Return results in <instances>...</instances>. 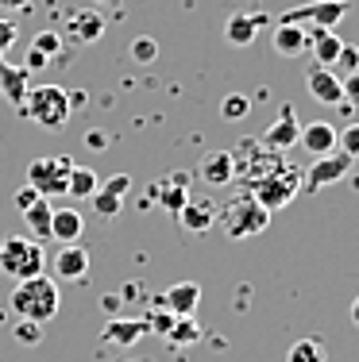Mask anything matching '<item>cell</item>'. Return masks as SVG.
Returning a JSON list of instances; mask_svg holds the SVG:
<instances>
[{"label":"cell","instance_id":"obj_13","mask_svg":"<svg viewBox=\"0 0 359 362\" xmlns=\"http://www.w3.org/2000/svg\"><path fill=\"white\" fill-rule=\"evenodd\" d=\"M155 305H162L166 313H174V316H193V313H198V305H201V286H198V281L170 286V289L155 300Z\"/></svg>","mask_w":359,"mask_h":362},{"label":"cell","instance_id":"obj_12","mask_svg":"<svg viewBox=\"0 0 359 362\" xmlns=\"http://www.w3.org/2000/svg\"><path fill=\"white\" fill-rule=\"evenodd\" d=\"M305 85H309V97L317 105H344V81L329 70V66H313L305 74Z\"/></svg>","mask_w":359,"mask_h":362},{"label":"cell","instance_id":"obj_6","mask_svg":"<svg viewBox=\"0 0 359 362\" xmlns=\"http://www.w3.org/2000/svg\"><path fill=\"white\" fill-rule=\"evenodd\" d=\"M78 162L70 158V154H55V158H35L28 166V185H35L42 197H58L66 193V185H70V174Z\"/></svg>","mask_w":359,"mask_h":362},{"label":"cell","instance_id":"obj_44","mask_svg":"<svg viewBox=\"0 0 359 362\" xmlns=\"http://www.w3.org/2000/svg\"><path fill=\"white\" fill-rule=\"evenodd\" d=\"M124 362H127V358H124Z\"/></svg>","mask_w":359,"mask_h":362},{"label":"cell","instance_id":"obj_27","mask_svg":"<svg viewBox=\"0 0 359 362\" xmlns=\"http://www.w3.org/2000/svg\"><path fill=\"white\" fill-rule=\"evenodd\" d=\"M97 185H101V177L93 174L89 166H74V174H70V185H66V193H70V197H93V193H97Z\"/></svg>","mask_w":359,"mask_h":362},{"label":"cell","instance_id":"obj_14","mask_svg":"<svg viewBox=\"0 0 359 362\" xmlns=\"http://www.w3.org/2000/svg\"><path fill=\"white\" fill-rule=\"evenodd\" d=\"M186 185H190V177L186 174H170V177H162L155 181V189H151V197L162 204V212H182L186 204H190V193H186Z\"/></svg>","mask_w":359,"mask_h":362},{"label":"cell","instance_id":"obj_34","mask_svg":"<svg viewBox=\"0 0 359 362\" xmlns=\"http://www.w3.org/2000/svg\"><path fill=\"white\" fill-rule=\"evenodd\" d=\"M16 39H20V28H16V20H8V16H0V58H4L8 50L16 47Z\"/></svg>","mask_w":359,"mask_h":362},{"label":"cell","instance_id":"obj_7","mask_svg":"<svg viewBox=\"0 0 359 362\" xmlns=\"http://www.w3.org/2000/svg\"><path fill=\"white\" fill-rule=\"evenodd\" d=\"M297 189H302V174L297 170H275V174H267L263 181H255L251 185V193H255V201L263 204L267 212H278L282 204H290L297 197Z\"/></svg>","mask_w":359,"mask_h":362},{"label":"cell","instance_id":"obj_17","mask_svg":"<svg viewBox=\"0 0 359 362\" xmlns=\"http://www.w3.org/2000/svg\"><path fill=\"white\" fill-rule=\"evenodd\" d=\"M31 89V70H23V66H8L4 58H0V93L8 97V105L20 108L23 97H28Z\"/></svg>","mask_w":359,"mask_h":362},{"label":"cell","instance_id":"obj_26","mask_svg":"<svg viewBox=\"0 0 359 362\" xmlns=\"http://www.w3.org/2000/svg\"><path fill=\"white\" fill-rule=\"evenodd\" d=\"M50 216H55V209H50L47 197H39V201L23 212V220H28V228H31V235H35V239H47L50 235Z\"/></svg>","mask_w":359,"mask_h":362},{"label":"cell","instance_id":"obj_10","mask_svg":"<svg viewBox=\"0 0 359 362\" xmlns=\"http://www.w3.org/2000/svg\"><path fill=\"white\" fill-rule=\"evenodd\" d=\"M302 139V124H297V112H294V105H282V112H278V119L263 132V146L267 151H275V154H282V151H294V143Z\"/></svg>","mask_w":359,"mask_h":362},{"label":"cell","instance_id":"obj_36","mask_svg":"<svg viewBox=\"0 0 359 362\" xmlns=\"http://www.w3.org/2000/svg\"><path fill=\"white\" fill-rule=\"evenodd\" d=\"M39 197H42V193H39V189H35V185H23V189H16V197H12V204H16V209H20V212H28V209H31V204H35V201H39Z\"/></svg>","mask_w":359,"mask_h":362},{"label":"cell","instance_id":"obj_24","mask_svg":"<svg viewBox=\"0 0 359 362\" xmlns=\"http://www.w3.org/2000/svg\"><path fill=\"white\" fill-rule=\"evenodd\" d=\"M178 223H182V231H193V235H198V231H209L212 223H217V209H212V204H186L182 212H178Z\"/></svg>","mask_w":359,"mask_h":362},{"label":"cell","instance_id":"obj_8","mask_svg":"<svg viewBox=\"0 0 359 362\" xmlns=\"http://www.w3.org/2000/svg\"><path fill=\"white\" fill-rule=\"evenodd\" d=\"M355 158H348L344 151H332V154H321V158H313V166L305 170V189L309 193H317V189H329L336 185V181L348 177V170H352Z\"/></svg>","mask_w":359,"mask_h":362},{"label":"cell","instance_id":"obj_37","mask_svg":"<svg viewBox=\"0 0 359 362\" xmlns=\"http://www.w3.org/2000/svg\"><path fill=\"white\" fill-rule=\"evenodd\" d=\"M336 66H344V70H359V50L355 47H348V42H344V50H340V58H336Z\"/></svg>","mask_w":359,"mask_h":362},{"label":"cell","instance_id":"obj_23","mask_svg":"<svg viewBox=\"0 0 359 362\" xmlns=\"http://www.w3.org/2000/svg\"><path fill=\"white\" fill-rule=\"evenodd\" d=\"M309 50H313V58H317V66H336L340 50H344V39H340L336 31L313 28L309 31Z\"/></svg>","mask_w":359,"mask_h":362},{"label":"cell","instance_id":"obj_4","mask_svg":"<svg viewBox=\"0 0 359 362\" xmlns=\"http://www.w3.org/2000/svg\"><path fill=\"white\" fill-rule=\"evenodd\" d=\"M270 223V212L263 209L259 201H255V193L247 189V193H239L232 204H224V212H220V228H224L228 239H247V235H259V231H267Z\"/></svg>","mask_w":359,"mask_h":362},{"label":"cell","instance_id":"obj_1","mask_svg":"<svg viewBox=\"0 0 359 362\" xmlns=\"http://www.w3.org/2000/svg\"><path fill=\"white\" fill-rule=\"evenodd\" d=\"M58 281L50 274H35L28 281H16L12 297H8V308H12L16 320H31V324H47L58 316Z\"/></svg>","mask_w":359,"mask_h":362},{"label":"cell","instance_id":"obj_15","mask_svg":"<svg viewBox=\"0 0 359 362\" xmlns=\"http://www.w3.org/2000/svg\"><path fill=\"white\" fill-rule=\"evenodd\" d=\"M201 181H209L212 189L232 185V181H236L232 151H212V154H205V158H201Z\"/></svg>","mask_w":359,"mask_h":362},{"label":"cell","instance_id":"obj_11","mask_svg":"<svg viewBox=\"0 0 359 362\" xmlns=\"http://www.w3.org/2000/svg\"><path fill=\"white\" fill-rule=\"evenodd\" d=\"M127 189H132V177H127V174H116V177L101 181L97 193L89 197V201H93V212H97L101 220H116L120 209H124V193H127Z\"/></svg>","mask_w":359,"mask_h":362},{"label":"cell","instance_id":"obj_40","mask_svg":"<svg viewBox=\"0 0 359 362\" xmlns=\"http://www.w3.org/2000/svg\"><path fill=\"white\" fill-rule=\"evenodd\" d=\"M39 66H47V58H42V54H35V50H31V54H28V66H23V70H39Z\"/></svg>","mask_w":359,"mask_h":362},{"label":"cell","instance_id":"obj_5","mask_svg":"<svg viewBox=\"0 0 359 362\" xmlns=\"http://www.w3.org/2000/svg\"><path fill=\"white\" fill-rule=\"evenodd\" d=\"M348 12H352L348 0H309V4L286 8V12L278 16V23H294V28H305V31H313V28L332 31Z\"/></svg>","mask_w":359,"mask_h":362},{"label":"cell","instance_id":"obj_29","mask_svg":"<svg viewBox=\"0 0 359 362\" xmlns=\"http://www.w3.org/2000/svg\"><path fill=\"white\" fill-rule=\"evenodd\" d=\"M127 58H132L135 66H151L159 58V42L151 39V35H139V39H132V47H127Z\"/></svg>","mask_w":359,"mask_h":362},{"label":"cell","instance_id":"obj_21","mask_svg":"<svg viewBox=\"0 0 359 362\" xmlns=\"http://www.w3.org/2000/svg\"><path fill=\"white\" fill-rule=\"evenodd\" d=\"M270 47H275L282 58H297L305 47H309V31L294 28V23H278L275 35H270Z\"/></svg>","mask_w":359,"mask_h":362},{"label":"cell","instance_id":"obj_43","mask_svg":"<svg viewBox=\"0 0 359 362\" xmlns=\"http://www.w3.org/2000/svg\"><path fill=\"white\" fill-rule=\"evenodd\" d=\"M101 4H120V0H101Z\"/></svg>","mask_w":359,"mask_h":362},{"label":"cell","instance_id":"obj_38","mask_svg":"<svg viewBox=\"0 0 359 362\" xmlns=\"http://www.w3.org/2000/svg\"><path fill=\"white\" fill-rule=\"evenodd\" d=\"M344 100L359 105V70H355V74H348V81H344Z\"/></svg>","mask_w":359,"mask_h":362},{"label":"cell","instance_id":"obj_28","mask_svg":"<svg viewBox=\"0 0 359 362\" xmlns=\"http://www.w3.org/2000/svg\"><path fill=\"white\" fill-rule=\"evenodd\" d=\"M201 339V327L193 324V316H178L174 327H170V335H166V343H178V347H190V343H198Z\"/></svg>","mask_w":359,"mask_h":362},{"label":"cell","instance_id":"obj_20","mask_svg":"<svg viewBox=\"0 0 359 362\" xmlns=\"http://www.w3.org/2000/svg\"><path fill=\"white\" fill-rule=\"evenodd\" d=\"M305 146V151L313 154V158H321V154H332L336 151V127L329 124V119H317V124L302 127V139H297Z\"/></svg>","mask_w":359,"mask_h":362},{"label":"cell","instance_id":"obj_39","mask_svg":"<svg viewBox=\"0 0 359 362\" xmlns=\"http://www.w3.org/2000/svg\"><path fill=\"white\" fill-rule=\"evenodd\" d=\"M85 143H89V151H105V132H89Z\"/></svg>","mask_w":359,"mask_h":362},{"label":"cell","instance_id":"obj_18","mask_svg":"<svg viewBox=\"0 0 359 362\" xmlns=\"http://www.w3.org/2000/svg\"><path fill=\"white\" fill-rule=\"evenodd\" d=\"M259 28H267V16L236 12V16H228V23H224V39L232 42V47H251L255 35H259Z\"/></svg>","mask_w":359,"mask_h":362},{"label":"cell","instance_id":"obj_35","mask_svg":"<svg viewBox=\"0 0 359 362\" xmlns=\"http://www.w3.org/2000/svg\"><path fill=\"white\" fill-rule=\"evenodd\" d=\"M39 327H42V324L20 320V324H16V343H23V347H35V343L42 339V335H39Z\"/></svg>","mask_w":359,"mask_h":362},{"label":"cell","instance_id":"obj_42","mask_svg":"<svg viewBox=\"0 0 359 362\" xmlns=\"http://www.w3.org/2000/svg\"><path fill=\"white\" fill-rule=\"evenodd\" d=\"M352 324L359 327V293H355V300H352Z\"/></svg>","mask_w":359,"mask_h":362},{"label":"cell","instance_id":"obj_19","mask_svg":"<svg viewBox=\"0 0 359 362\" xmlns=\"http://www.w3.org/2000/svg\"><path fill=\"white\" fill-rule=\"evenodd\" d=\"M66 28H70V39L74 42H97L101 35H105V16L93 12V8H85V12H74L70 20H66Z\"/></svg>","mask_w":359,"mask_h":362},{"label":"cell","instance_id":"obj_9","mask_svg":"<svg viewBox=\"0 0 359 362\" xmlns=\"http://www.w3.org/2000/svg\"><path fill=\"white\" fill-rule=\"evenodd\" d=\"M89 274V251L81 243H62L50 258V278L55 281H85Z\"/></svg>","mask_w":359,"mask_h":362},{"label":"cell","instance_id":"obj_25","mask_svg":"<svg viewBox=\"0 0 359 362\" xmlns=\"http://www.w3.org/2000/svg\"><path fill=\"white\" fill-rule=\"evenodd\" d=\"M286 362H329V351H324V343L317 335H305V339H297L286 351Z\"/></svg>","mask_w":359,"mask_h":362},{"label":"cell","instance_id":"obj_16","mask_svg":"<svg viewBox=\"0 0 359 362\" xmlns=\"http://www.w3.org/2000/svg\"><path fill=\"white\" fill-rule=\"evenodd\" d=\"M85 235V216L78 209H55L50 216V239L55 243H81Z\"/></svg>","mask_w":359,"mask_h":362},{"label":"cell","instance_id":"obj_33","mask_svg":"<svg viewBox=\"0 0 359 362\" xmlns=\"http://www.w3.org/2000/svg\"><path fill=\"white\" fill-rule=\"evenodd\" d=\"M336 151H344L348 158H359V124L344 127V132H336Z\"/></svg>","mask_w":359,"mask_h":362},{"label":"cell","instance_id":"obj_3","mask_svg":"<svg viewBox=\"0 0 359 362\" xmlns=\"http://www.w3.org/2000/svg\"><path fill=\"white\" fill-rule=\"evenodd\" d=\"M42 270H47V255H42V247L35 239H28V235L0 239V274H8L12 281H28Z\"/></svg>","mask_w":359,"mask_h":362},{"label":"cell","instance_id":"obj_41","mask_svg":"<svg viewBox=\"0 0 359 362\" xmlns=\"http://www.w3.org/2000/svg\"><path fill=\"white\" fill-rule=\"evenodd\" d=\"M31 0H0V8H28Z\"/></svg>","mask_w":359,"mask_h":362},{"label":"cell","instance_id":"obj_32","mask_svg":"<svg viewBox=\"0 0 359 362\" xmlns=\"http://www.w3.org/2000/svg\"><path fill=\"white\" fill-rule=\"evenodd\" d=\"M174 320H178L174 313H166L162 305H155V308H151V316H147L143 324H147V332H155V335H162V339H166L170 327H174Z\"/></svg>","mask_w":359,"mask_h":362},{"label":"cell","instance_id":"obj_2","mask_svg":"<svg viewBox=\"0 0 359 362\" xmlns=\"http://www.w3.org/2000/svg\"><path fill=\"white\" fill-rule=\"evenodd\" d=\"M20 112L31 119V124L47 127V132H62L66 119H70V112H74V97L62 89V85H31Z\"/></svg>","mask_w":359,"mask_h":362},{"label":"cell","instance_id":"obj_31","mask_svg":"<svg viewBox=\"0 0 359 362\" xmlns=\"http://www.w3.org/2000/svg\"><path fill=\"white\" fill-rule=\"evenodd\" d=\"M31 50H35V54H42L50 62V58L58 54V50H62V39H58V31H50V28H42L39 35H35V42H31Z\"/></svg>","mask_w":359,"mask_h":362},{"label":"cell","instance_id":"obj_30","mask_svg":"<svg viewBox=\"0 0 359 362\" xmlns=\"http://www.w3.org/2000/svg\"><path fill=\"white\" fill-rule=\"evenodd\" d=\"M247 112H251V100L232 93V97L220 100V119H228V124H239V119H247Z\"/></svg>","mask_w":359,"mask_h":362},{"label":"cell","instance_id":"obj_22","mask_svg":"<svg viewBox=\"0 0 359 362\" xmlns=\"http://www.w3.org/2000/svg\"><path fill=\"white\" fill-rule=\"evenodd\" d=\"M101 335H105V343H113V347H135V343L147 335V324H143V320H120V316H116V320L105 324V332H101Z\"/></svg>","mask_w":359,"mask_h":362}]
</instances>
